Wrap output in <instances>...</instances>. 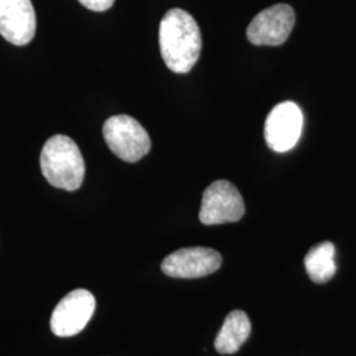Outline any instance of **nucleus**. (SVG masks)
<instances>
[{"label":"nucleus","instance_id":"1","mask_svg":"<svg viewBox=\"0 0 356 356\" xmlns=\"http://www.w3.org/2000/svg\"><path fill=\"white\" fill-rule=\"evenodd\" d=\"M159 44L168 69L178 74L188 73L197 64L202 51L200 26L191 13L172 8L160 23Z\"/></svg>","mask_w":356,"mask_h":356},{"label":"nucleus","instance_id":"2","mask_svg":"<svg viewBox=\"0 0 356 356\" xmlns=\"http://www.w3.org/2000/svg\"><path fill=\"white\" fill-rule=\"evenodd\" d=\"M40 166L51 186L74 191L85 178V161L76 141L66 135H54L40 154Z\"/></svg>","mask_w":356,"mask_h":356},{"label":"nucleus","instance_id":"3","mask_svg":"<svg viewBox=\"0 0 356 356\" xmlns=\"http://www.w3.org/2000/svg\"><path fill=\"white\" fill-rule=\"evenodd\" d=\"M103 138L115 156L126 163H136L151 149L145 128L128 115H115L104 122Z\"/></svg>","mask_w":356,"mask_h":356},{"label":"nucleus","instance_id":"4","mask_svg":"<svg viewBox=\"0 0 356 356\" xmlns=\"http://www.w3.org/2000/svg\"><path fill=\"white\" fill-rule=\"evenodd\" d=\"M244 213L245 206L242 194L229 181L219 179L204 191L200 220L206 226L238 222Z\"/></svg>","mask_w":356,"mask_h":356},{"label":"nucleus","instance_id":"5","mask_svg":"<svg viewBox=\"0 0 356 356\" xmlns=\"http://www.w3.org/2000/svg\"><path fill=\"white\" fill-rule=\"evenodd\" d=\"M95 297L86 289L67 293L56 306L51 329L57 337H73L83 330L95 312Z\"/></svg>","mask_w":356,"mask_h":356},{"label":"nucleus","instance_id":"6","mask_svg":"<svg viewBox=\"0 0 356 356\" xmlns=\"http://www.w3.org/2000/svg\"><path fill=\"white\" fill-rule=\"evenodd\" d=\"M294 23L296 13L289 4H275L254 16L247 28V38L259 47H279L289 38Z\"/></svg>","mask_w":356,"mask_h":356},{"label":"nucleus","instance_id":"7","mask_svg":"<svg viewBox=\"0 0 356 356\" xmlns=\"http://www.w3.org/2000/svg\"><path fill=\"white\" fill-rule=\"evenodd\" d=\"M304 116L300 107L293 102H282L272 108L264 126L267 145L275 152L293 149L300 140Z\"/></svg>","mask_w":356,"mask_h":356},{"label":"nucleus","instance_id":"8","mask_svg":"<svg viewBox=\"0 0 356 356\" xmlns=\"http://www.w3.org/2000/svg\"><path fill=\"white\" fill-rule=\"evenodd\" d=\"M222 266L220 254L206 247L181 248L166 256L161 269L173 279H198L216 272Z\"/></svg>","mask_w":356,"mask_h":356},{"label":"nucleus","instance_id":"9","mask_svg":"<svg viewBox=\"0 0 356 356\" xmlns=\"http://www.w3.org/2000/svg\"><path fill=\"white\" fill-rule=\"evenodd\" d=\"M36 33V13L31 0H0V35L16 47L29 44Z\"/></svg>","mask_w":356,"mask_h":356},{"label":"nucleus","instance_id":"10","mask_svg":"<svg viewBox=\"0 0 356 356\" xmlns=\"http://www.w3.org/2000/svg\"><path fill=\"white\" fill-rule=\"evenodd\" d=\"M251 334V322L242 310H234L225 319L216 338V350L220 355L235 354Z\"/></svg>","mask_w":356,"mask_h":356},{"label":"nucleus","instance_id":"11","mask_svg":"<svg viewBox=\"0 0 356 356\" xmlns=\"http://www.w3.org/2000/svg\"><path fill=\"white\" fill-rule=\"evenodd\" d=\"M304 263L306 272L313 282L325 284L331 280L337 272L334 244L319 243L306 254Z\"/></svg>","mask_w":356,"mask_h":356},{"label":"nucleus","instance_id":"12","mask_svg":"<svg viewBox=\"0 0 356 356\" xmlns=\"http://www.w3.org/2000/svg\"><path fill=\"white\" fill-rule=\"evenodd\" d=\"M83 7L95 13H103L113 7L115 0H78Z\"/></svg>","mask_w":356,"mask_h":356}]
</instances>
